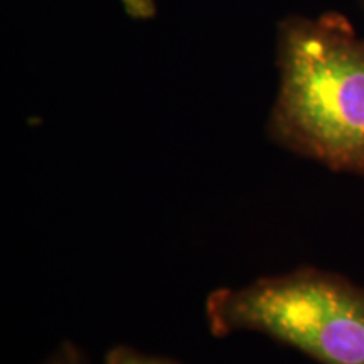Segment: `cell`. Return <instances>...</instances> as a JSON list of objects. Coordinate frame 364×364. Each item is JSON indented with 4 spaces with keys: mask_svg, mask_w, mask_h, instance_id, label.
<instances>
[{
    "mask_svg": "<svg viewBox=\"0 0 364 364\" xmlns=\"http://www.w3.org/2000/svg\"><path fill=\"white\" fill-rule=\"evenodd\" d=\"M268 136L327 169L364 179V38L341 14L287 17Z\"/></svg>",
    "mask_w": 364,
    "mask_h": 364,
    "instance_id": "obj_1",
    "label": "cell"
},
{
    "mask_svg": "<svg viewBox=\"0 0 364 364\" xmlns=\"http://www.w3.org/2000/svg\"><path fill=\"white\" fill-rule=\"evenodd\" d=\"M216 336L257 332L318 364H364V289L314 267L221 287L204 304Z\"/></svg>",
    "mask_w": 364,
    "mask_h": 364,
    "instance_id": "obj_2",
    "label": "cell"
},
{
    "mask_svg": "<svg viewBox=\"0 0 364 364\" xmlns=\"http://www.w3.org/2000/svg\"><path fill=\"white\" fill-rule=\"evenodd\" d=\"M105 364H179L171 358L154 356L139 351V349L130 348V346L118 344L113 346L110 351L105 356Z\"/></svg>",
    "mask_w": 364,
    "mask_h": 364,
    "instance_id": "obj_3",
    "label": "cell"
},
{
    "mask_svg": "<svg viewBox=\"0 0 364 364\" xmlns=\"http://www.w3.org/2000/svg\"><path fill=\"white\" fill-rule=\"evenodd\" d=\"M41 364H90L86 354L73 341H63Z\"/></svg>",
    "mask_w": 364,
    "mask_h": 364,
    "instance_id": "obj_4",
    "label": "cell"
}]
</instances>
